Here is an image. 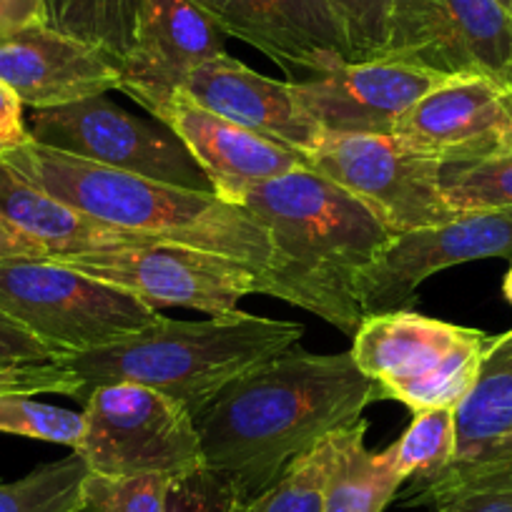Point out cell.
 Returning <instances> with one entry per match:
<instances>
[{"mask_svg":"<svg viewBox=\"0 0 512 512\" xmlns=\"http://www.w3.org/2000/svg\"><path fill=\"white\" fill-rule=\"evenodd\" d=\"M405 435L392 442L395 470L402 480L427 482L452 465L457 455V410L430 407L412 412Z\"/></svg>","mask_w":512,"mask_h":512,"instance_id":"obj_27","label":"cell"},{"mask_svg":"<svg viewBox=\"0 0 512 512\" xmlns=\"http://www.w3.org/2000/svg\"><path fill=\"white\" fill-rule=\"evenodd\" d=\"M31 141L23 118V103L18 101L16 93L0 81V151L16 149V146Z\"/></svg>","mask_w":512,"mask_h":512,"instance_id":"obj_33","label":"cell"},{"mask_svg":"<svg viewBox=\"0 0 512 512\" xmlns=\"http://www.w3.org/2000/svg\"><path fill=\"white\" fill-rule=\"evenodd\" d=\"M121 76L118 58L46 23L0 38V81L33 111L121 91Z\"/></svg>","mask_w":512,"mask_h":512,"instance_id":"obj_18","label":"cell"},{"mask_svg":"<svg viewBox=\"0 0 512 512\" xmlns=\"http://www.w3.org/2000/svg\"><path fill=\"white\" fill-rule=\"evenodd\" d=\"M440 186L452 211L512 209V154L442 166Z\"/></svg>","mask_w":512,"mask_h":512,"instance_id":"obj_28","label":"cell"},{"mask_svg":"<svg viewBox=\"0 0 512 512\" xmlns=\"http://www.w3.org/2000/svg\"><path fill=\"white\" fill-rule=\"evenodd\" d=\"M502 154H512V131H510V136H507V141H505V151H502Z\"/></svg>","mask_w":512,"mask_h":512,"instance_id":"obj_37","label":"cell"},{"mask_svg":"<svg viewBox=\"0 0 512 512\" xmlns=\"http://www.w3.org/2000/svg\"><path fill=\"white\" fill-rule=\"evenodd\" d=\"M36 144L61 154L146 176L191 191H211L209 179L186 146L161 123L134 116L111 98H83L66 106L38 108L26 121Z\"/></svg>","mask_w":512,"mask_h":512,"instance_id":"obj_9","label":"cell"},{"mask_svg":"<svg viewBox=\"0 0 512 512\" xmlns=\"http://www.w3.org/2000/svg\"><path fill=\"white\" fill-rule=\"evenodd\" d=\"M58 264L134 294L156 312L186 307L209 317L236 312L241 299L256 294L259 277L256 269L234 259L166 241L76 256Z\"/></svg>","mask_w":512,"mask_h":512,"instance_id":"obj_11","label":"cell"},{"mask_svg":"<svg viewBox=\"0 0 512 512\" xmlns=\"http://www.w3.org/2000/svg\"><path fill=\"white\" fill-rule=\"evenodd\" d=\"M234 500L239 495L229 477L201 465L171 480L164 512H226Z\"/></svg>","mask_w":512,"mask_h":512,"instance_id":"obj_32","label":"cell"},{"mask_svg":"<svg viewBox=\"0 0 512 512\" xmlns=\"http://www.w3.org/2000/svg\"><path fill=\"white\" fill-rule=\"evenodd\" d=\"M0 219H6L13 229L41 246L51 262H66L76 256L101 254L126 246L156 244L154 239L81 214L18 174L3 159H0Z\"/></svg>","mask_w":512,"mask_h":512,"instance_id":"obj_20","label":"cell"},{"mask_svg":"<svg viewBox=\"0 0 512 512\" xmlns=\"http://www.w3.org/2000/svg\"><path fill=\"white\" fill-rule=\"evenodd\" d=\"M502 294H505L507 302L512 304V267H510V272L505 274V282H502Z\"/></svg>","mask_w":512,"mask_h":512,"instance_id":"obj_36","label":"cell"},{"mask_svg":"<svg viewBox=\"0 0 512 512\" xmlns=\"http://www.w3.org/2000/svg\"><path fill=\"white\" fill-rule=\"evenodd\" d=\"M181 93L206 111L309 154L324 131L302 111L292 81H277L256 73L229 53L209 58L186 78Z\"/></svg>","mask_w":512,"mask_h":512,"instance_id":"obj_19","label":"cell"},{"mask_svg":"<svg viewBox=\"0 0 512 512\" xmlns=\"http://www.w3.org/2000/svg\"><path fill=\"white\" fill-rule=\"evenodd\" d=\"M63 354L0 314V397L68 395L78 397L81 379L61 362Z\"/></svg>","mask_w":512,"mask_h":512,"instance_id":"obj_23","label":"cell"},{"mask_svg":"<svg viewBox=\"0 0 512 512\" xmlns=\"http://www.w3.org/2000/svg\"><path fill=\"white\" fill-rule=\"evenodd\" d=\"M347 38L352 61H374L387 43L395 0H324Z\"/></svg>","mask_w":512,"mask_h":512,"instance_id":"obj_31","label":"cell"},{"mask_svg":"<svg viewBox=\"0 0 512 512\" xmlns=\"http://www.w3.org/2000/svg\"><path fill=\"white\" fill-rule=\"evenodd\" d=\"M224 43L219 26L191 0H141L121 91L156 116L196 66L226 53Z\"/></svg>","mask_w":512,"mask_h":512,"instance_id":"obj_16","label":"cell"},{"mask_svg":"<svg viewBox=\"0 0 512 512\" xmlns=\"http://www.w3.org/2000/svg\"><path fill=\"white\" fill-rule=\"evenodd\" d=\"M384 390L352 352L297 344L231 379L194 412L204 467L229 477L239 500L267 490L292 460L362 420Z\"/></svg>","mask_w":512,"mask_h":512,"instance_id":"obj_1","label":"cell"},{"mask_svg":"<svg viewBox=\"0 0 512 512\" xmlns=\"http://www.w3.org/2000/svg\"><path fill=\"white\" fill-rule=\"evenodd\" d=\"M88 465L71 452L13 482H0V512H81Z\"/></svg>","mask_w":512,"mask_h":512,"instance_id":"obj_25","label":"cell"},{"mask_svg":"<svg viewBox=\"0 0 512 512\" xmlns=\"http://www.w3.org/2000/svg\"><path fill=\"white\" fill-rule=\"evenodd\" d=\"M244 209L272 244V264L256 277V294L307 309L354 337L364 322L357 277L392 239L390 229L309 166L251 189Z\"/></svg>","mask_w":512,"mask_h":512,"instance_id":"obj_2","label":"cell"},{"mask_svg":"<svg viewBox=\"0 0 512 512\" xmlns=\"http://www.w3.org/2000/svg\"><path fill=\"white\" fill-rule=\"evenodd\" d=\"M154 118L186 146L214 194L226 204L244 206L251 189L307 166L302 151L246 131L201 108L181 91Z\"/></svg>","mask_w":512,"mask_h":512,"instance_id":"obj_17","label":"cell"},{"mask_svg":"<svg viewBox=\"0 0 512 512\" xmlns=\"http://www.w3.org/2000/svg\"><path fill=\"white\" fill-rule=\"evenodd\" d=\"M0 314L63 357L116 342L161 317L134 294L51 259L0 262Z\"/></svg>","mask_w":512,"mask_h":512,"instance_id":"obj_6","label":"cell"},{"mask_svg":"<svg viewBox=\"0 0 512 512\" xmlns=\"http://www.w3.org/2000/svg\"><path fill=\"white\" fill-rule=\"evenodd\" d=\"M440 81L422 68L374 58L292 81V88L324 134H392L405 111Z\"/></svg>","mask_w":512,"mask_h":512,"instance_id":"obj_14","label":"cell"},{"mask_svg":"<svg viewBox=\"0 0 512 512\" xmlns=\"http://www.w3.org/2000/svg\"><path fill=\"white\" fill-rule=\"evenodd\" d=\"M46 26L123 58L134 43L141 0H43Z\"/></svg>","mask_w":512,"mask_h":512,"instance_id":"obj_24","label":"cell"},{"mask_svg":"<svg viewBox=\"0 0 512 512\" xmlns=\"http://www.w3.org/2000/svg\"><path fill=\"white\" fill-rule=\"evenodd\" d=\"M512 460V329L487 342L477 382L457 407V455L472 467Z\"/></svg>","mask_w":512,"mask_h":512,"instance_id":"obj_21","label":"cell"},{"mask_svg":"<svg viewBox=\"0 0 512 512\" xmlns=\"http://www.w3.org/2000/svg\"><path fill=\"white\" fill-rule=\"evenodd\" d=\"M33 397L36 395L0 397V432L76 450L83 432H86L83 412L46 405V402L33 400Z\"/></svg>","mask_w":512,"mask_h":512,"instance_id":"obj_29","label":"cell"},{"mask_svg":"<svg viewBox=\"0 0 512 512\" xmlns=\"http://www.w3.org/2000/svg\"><path fill=\"white\" fill-rule=\"evenodd\" d=\"M0 156H3V151H0Z\"/></svg>","mask_w":512,"mask_h":512,"instance_id":"obj_39","label":"cell"},{"mask_svg":"<svg viewBox=\"0 0 512 512\" xmlns=\"http://www.w3.org/2000/svg\"><path fill=\"white\" fill-rule=\"evenodd\" d=\"M171 480L166 475L106 477L88 470L81 512H164Z\"/></svg>","mask_w":512,"mask_h":512,"instance_id":"obj_30","label":"cell"},{"mask_svg":"<svg viewBox=\"0 0 512 512\" xmlns=\"http://www.w3.org/2000/svg\"><path fill=\"white\" fill-rule=\"evenodd\" d=\"M512 256V209L460 211L450 221L392 234L357 277L364 319L410 309L432 274L485 259Z\"/></svg>","mask_w":512,"mask_h":512,"instance_id":"obj_12","label":"cell"},{"mask_svg":"<svg viewBox=\"0 0 512 512\" xmlns=\"http://www.w3.org/2000/svg\"><path fill=\"white\" fill-rule=\"evenodd\" d=\"M297 322L231 312L204 322L161 314L154 324L88 352L61 357L81 379L78 400L101 384H144L174 397L194 415L231 379L277 357L302 339Z\"/></svg>","mask_w":512,"mask_h":512,"instance_id":"obj_4","label":"cell"},{"mask_svg":"<svg viewBox=\"0 0 512 512\" xmlns=\"http://www.w3.org/2000/svg\"><path fill=\"white\" fill-rule=\"evenodd\" d=\"M512 131V93L482 78H442L405 116L392 136L442 166L492 159Z\"/></svg>","mask_w":512,"mask_h":512,"instance_id":"obj_13","label":"cell"},{"mask_svg":"<svg viewBox=\"0 0 512 512\" xmlns=\"http://www.w3.org/2000/svg\"><path fill=\"white\" fill-rule=\"evenodd\" d=\"M224 36L239 38L294 76H319L352 61L324 0H191Z\"/></svg>","mask_w":512,"mask_h":512,"instance_id":"obj_15","label":"cell"},{"mask_svg":"<svg viewBox=\"0 0 512 512\" xmlns=\"http://www.w3.org/2000/svg\"><path fill=\"white\" fill-rule=\"evenodd\" d=\"M367 420H357L332 435L334 455L324 487L322 512H384L405 485L395 470L392 445L369 450L364 445Z\"/></svg>","mask_w":512,"mask_h":512,"instance_id":"obj_22","label":"cell"},{"mask_svg":"<svg viewBox=\"0 0 512 512\" xmlns=\"http://www.w3.org/2000/svg\"><path fill=\"white\" fill-rule=\"evenodd\" d=\"M500 3H502V6H505V8H507V11H510V13H512V0H500Z\"/></svg>","mask_w":512,"mask_h":512,"instance_id":"obj_38","label":"cell"},{"mask_svg":"<svg viewBox=\"0 0 512 512\" xmlns=\"http://www.w3.org/2000/svg\"><path fill=\"white\" fill-rule=\"evenodd\" d=\"M332 455L334 445L329 435L307 455L289 462L267 490L246 500H234L226 512H322Z\"/></svg>","mask_w":512,"mask_h":512,"instance_id":"obj_26","label":"cell"},{"mask_svg":"<svg viewBox=\"0 0 512 512\" xmlns=\"http://www.w3.org/2000/svg\"><path fill=\"white\" fill-rule=\"evenodd\" d=\"M379 58L512 93V13L500 0H395Z\"/></svg>","mask_w":512,"mask_h":512,"instance_id":"obj_8","label":"cell"},{"mask_svg":"<svg viewBox=\"0 0 512 512\" xmlns=\"http://www.w3.org/2000/svg\"><path fill=\"white\" fill-rule=\"evenodd\" d=\"M11 259H46V251L13 229L6 219H0V262Z\"/></svg>","mask_w":512,"mask_h":512,"instance_id":"obj_35","label":"cell"},{"mask_svg":"<svg viewBox=\"0 0 512 512\" xmlns=\"http://www.w3.org/2000/svg\"><path fill=\"white\" fill-rule=\"evenodd\" d=\"M487 337L480 329L412 309L374 314L352 337V357L367 377L412 412L460 407L477 382Z\"/></svg>","mask_w":512,"mask_h":512,"instance_id":"obj_5","label":"cell"},{"mask_svg":"<svg viewBox=\"0 0 512 512\" xmlns=\"http://www.w3.org/2000/svg\"><path fill=\"white\" fill-rule=\"evenodd\" d=\"M86 432L76 455L106 477H181L204 465L189 407L144 384H101L83 400Z\"/></svg>","mask_w":512,"mask_h":512,"instance_id":"obj_7","label":"cell"},{"mask_svg":"<svg viewBox=\"0 0 512 512\" xmlns=\"http://www.w3.org/2000/svg\"><path fill=\"white\" fill-rule=\"evenodd\" d=\"M307 166L357 196L390 234L450 221L440 161L415 154L392 134H324Z\"/></svg>","mask_w":512,"mask_h":512,"instance_id":"obj_10","label":"cell"},{"mask_svg":"<svg viewBox=\"0 0 512 512\" xmlns=\"http://www.w3.org/2000/svg\"><path fill=\"white\" fill-rule=\"evenodd\" d=\"M46 23L43 0H0V38Z\"/></svg>","mask_w":512,"mask_h":512,"instance_id":"obj_34","label":"cell"},{"mask_svg":"<svg viewBox=\"0 0 512 512\" xmlns=\"http://www.w3.org/2000/svg\"><path fill=\"white\" fill-rule=\"evenodd\" d=\"M63 204L154 241L211 251L262 274L272 264L269 234L244 206L211 191H191L91 164L26 141L0 156Z\"/></svg>","mask_w":512,"mask_h":512,"instance_id":"obj_3","label":"cell"}]
</instances>
